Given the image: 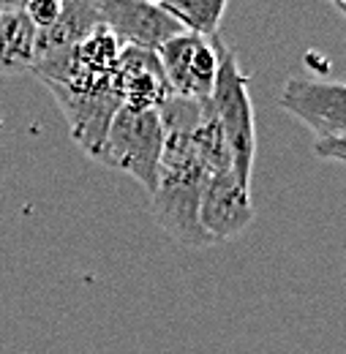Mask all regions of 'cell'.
I'll list each match as a JSON object with an SVG mask.
<instances>
[{"instance_id": "cell-1", "label": "cell", "mask_w": 346, "mask_h": 354, "mask_svg": "<svg viewBox=\"0 0 346 354\" xmlns=\"http://www.w3.org/2000/svg\"><path fill=\"white\" fill-rule=\"evenodd\" d=\"M208 172L194 156L191 133L164 131L158 180L150 194V216L172 240L188 248L213 245L199 226V199Z\"/></svg>"}, {"instance_id": "cell-2", "label": "cell", "mask_w": 346, "mask_h": 354, "mask_svg": "<svg viewBox=\"0 0 346 354\" xmlns=\"http://www.w3.org/2000/svg\"><path fill=\"white\" fill-rule=\"evenodd\" d=\"M216 49L218 77L208 104L226 136V145L232 153V172L246 191H251L254 153H257V120H254V104L248 95V77L240 71V60L235 49L224 44L221 36H216Z\"/></svg>"}, {"instance_id": "cell-3", "label": "cell", "mask_w": 346, "mask_h": 354, "mask_svg": "<svg viewBox=\"0 0 346 354\" xmlns=\"http://www.w3.org/2000/svg\"><path fill=\"white\" fill-rule=\"evenodd\" d=\"M46 88L57 98L74 142L85 150V156L95 158L118 109L123 106V95L118 88L115 71L95 74V71L77 66L69 80L57 85H46Z\"/></svg>"}, {"instance_id": "cell-4", "label": "cell", "mask_w": 346, "mask_h": 354, "mask_svg": "<svg viewBox=\"0 0 346 354\" xmlns=\"http://www.w3.org/2000/svg\"><path fill=\"white\" fill-rule=\"evenodd\" d=\"M161 147H164V129H161L158 112L153 109L136 112L129 106H120L104 136V145L95 161L109 169H120L131 175L150 196L158 180Z\"/></svg>"}, {"instance_id": "cell-5", "label": "cell", "mask_w": 346, "mask_h": 354, "mask_svg": "<svg viewBox=\"0 0 346 354\" xmlns=\"http://www.w3.org/2000/svg\"><path fill=\"white\" fill-rule=\"evenodd\" d=\"M278 106L305 123L316 139H344L346 131V88L325 80H289Z\"/></svg>"}, {"instance_id": "cell-6", "label": "cell", "mask_w": 346, "mask_h": 354, "mask_svg": "<svg viewBox=\"0 0 346 354\" xmlns=\"http://www.w3.org/2000/svg\"><path fill=\"white\" fill-rule=\"evenodd\" d=\"M101 22L123 46L158 52V46L180 36L183 28L150 0H95Z\"/></svg>"}, {"instance_id": "cell-7", "label": "cell", "mask_w": 346, "mask_h": 354, "mask_svg": "<svg viewBox=\"0 0 346 354\" xmlns=\"http://www.w3.org/2000/svg\"><path fill=\"white\" fill-rule=\"evenodd\" d=\"M254 221L251 191H246L232 169L213 172L205 180L199 199V226L213 243L232 240L248 229Z\"/></svg>"}, {"instance_id": "cell-8", "label": "cell", "mask_w": 346, "mask_h": 354, "mask_svg": "<svg viewBox=\"0 0 346 354\" xmlns=\"http://www.w3.org/2000/svg\"><path fill=\"white\" fill-rule=\"evenodd\" d=\"M115 80L123 95V106L136 112H156L164 104V98L172 95L156 52L147 49L123 46L115 63Z\"/></svg>"}, {"instance_id": "cell-9", "label": "cell", "mask_w": 346, "mask_h": 354, "mask_svg": "<svg viewBox=\"0 0 346 354\" xmlns=\"http://www.w3.org/2000/svg\"><path fill=\"white\" fill-rule=\"evenodd\" d=\"M36 28L22 3H0V74H25L33 66Z\"/></svg>"}, {"instance_id": "cell-10", "label": "cell", "mask_w": 346, "mask_h": 354, "mask_svg": "<svg viewBox=\"0 0 346 354\" xmlns=\"http://www.w3.org/2000/svg\"><path fill=\"white\" fill-rule=\"evenodd\" d=\"M158 6L183 28V33L199 39H216L221 19L229 8L226 0H158Z\"/></svg>"}, {"instance_id": "cell-11", "label": "cell", "mask_w": 346, "mask_h": 354, "mask_svg": "<svg viewBox=\"0 0 346 354\" xmlns=\"http://www.w3.org/2000/svg\"><path fill=\"white\" fill-rule=\"evenodd\" d=\"M191 147H194V156L199 158V164L205 167L208 175L232 169V153H229L226 136L221 131L208 101L202 104V118H199L197 129L191 131Z\"/></svg>"}, {"instance_id": "cell-12", "label": "cell", "mask_w": 346, "mask_h": 354, "mask_svg": "<svg viewBox=\"0 0 346 354\" xmlns=\"http://www.w3.org/2000/svg\"><path fill=\"white\" fill-rule=\"evenodd\" d=\"M218 77V49L216 39H199L197 49L188 63V82H185V98L208 101Z\"/></svg>"}, {"instance_id": "cell-13", "label": "cell", "mask_w": 346, "mask_h": 354, "mask_svg": "<svg viewBox=\"0 0 346 354\" xmlns=\"http://www.w3.org/2000/svg\"><path fill=\"white\" fill-rule=\"evenodd\" d=\"M123 44L107 30V25H101L93 36H87L82 44L77 46V60L80 66L95 74H109L115 71V63L120 57Z\"/></svg>"}, {"instance_id": "cell-14", "label": "cell", "mask_w": 346, "mask_h": 354, "mask_svg": "<svg viewBox=\"0 0 346 354\" xmlns=\"http://www.w3.org/2000/svg\"><path fill=\"white\" fill-rule=\"evenodd\" d=\"M22 11H25V17L30 19V25L36 30H46L49 25L57 22V17L63 11V3L60 0H30V3H22Z\"/></svg>"}, {"instance_id": "cell-15", "label": "cell", "mask_w": 346, "mask_h": 354, "mask_svg": "<svg viewBox=\"0 0 346 354\" xmlns=\"http://www.w3.org/2000/svg\"><path fill=\"white\" fill-rule=\"evenodd\" d=\"M313 156L325 161H344L346 142L344 139H313Z\"/></svg>"}]
</instances>
